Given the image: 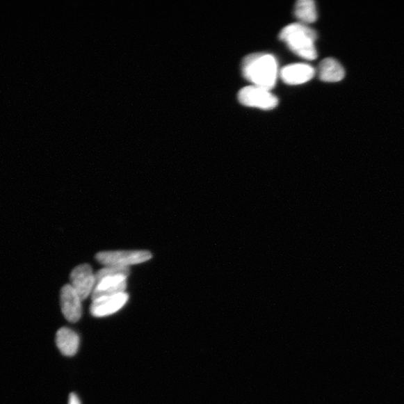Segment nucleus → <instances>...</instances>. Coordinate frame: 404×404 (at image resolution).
<instances>
[{"instance_id":"4","label":"nucleus","mask_w":404,"mask_h":404,"mask_svg":"<svg viewBox=\"0 0 404 404\" xmlns=\"http://www.w3.org/2000/svg\"><path fill=\"white\" fill-rule=\"evenodd\" d=\"M239 100L244 106L264 111L273 110L279 104L278 98L269 90L256 86L243 88L239 93Z\"/></svg>"},{"instance_id":"10","label":"nucleus","mask_w":404,"mask_h":404,"mask_svg":"<svg viewBox=\"0 0 404 404\" xmlns=\"http://www.w3.org/2000/svg\"><path fill=\"white\" fill-rule=\"evenodd\" d=\"M56 343L59 350L66 357H73L80 346V338L71 329L63 328L56 333Z\"/></svg>"},{"instance_id":"3","label":"nucleus","mask_w":404,"mask_h":404,"mask_svg":"<svg viewBox=\"0 0 404 404\" xmlns=\"http://www.w3.org/2000/svg\"><path fill=\"white\" fill-rule=\"evenodd\" d=\"M96 260L105 267L129 268V266L150 260L152 254L145 250L102 252L96 254Z\"/></svg>"},{"instance_id":"12","label":"nucleus","mask_w":404,"mask_h":404,"mask_svg":"<svg viewBox=\"0 0 404 404\" xmlns=\"http://www.w3.org/2000/svg\"><path fill=\"white\" fill-rule=\"evenodd\" d=\"M294 14L303 24H312L318 19L316 6L312 0H300L296 3Z\"/></svg>"},{"instance_id":"8","label":"nucleus","mask_w":404,"mask_h":404,"mask_svg":"<svg viewBox=\"0 0 404 404\" xmlns=\"http://www.w3.org/2000/svg\"><path fill=\"white\" fill-rule=\"evenodd\" d=\"M314 74V69L311 65L296 63L284 67L280 76L282 81L288 85H300L311 81Z\"/></svg>"},{"instance_id":"9","label":"nucleus","mask_w":404,"mask_h":404,"mask_svg":"<svg viewBox=\"0 0 404 404\" xmlns=\"http://www.w3.org/2000/svg\"><path fill=\"white\" fill-rule=\"evenodd\" d=\"M127 279V277L121 275L108 277L98 282L92 293V300L124 293Z\"/></svg>"},{"instance_id":"5","label":"nucleus","mask_w":404,"mask_h":404,"mask_svg":"<svg viewBox=\"0 0 404 404\" xmlns=\"http://www.w3.org/2000/svg\"><path fill=\"white\" fill-rule=\"evenodd\" d=\"M71 285L82 300L92 293L96 285L95 274L90 265L78 266L71 273Z\"/></svg>"},{"instance_id":"13","label":"nucleus","mask_w":404,"mask_h":404,"mask_svg":"<svg viewBox=\"0 0 404 404\" xmlns=\"http://www.w3.org/2000/svg\"><path fill=\"white\" fill-rule=\"evenodd\" d=\"M130 274V268L124 267H115V266H110V267H105L95 274L96 284L100 282L104 278L108 277H115V275H125L128 277Z\"/></svg>"},{"instance_id":"7","label":"nucleus","mask_w":404,"mask_h":404,"mask_svg":"<svg viewBox=\"0 0 404 404\" xmlns=\"http://www.w3.org/2000/svg\"><path fill=\"white\" fill-rule=\"evenodd\" d=\"M129 296L124 292L122 293L92 300L90 312L92 316L102 318L109 316L124 307Z\"/></svg>"},{"instance_id":"1","label":"nucleus","mask_w":404,"mask_h":404,"mask_svg":"<svg viewBox=\"0 0 404 404\" xmlns=\"http://www.w3.org/2000/svg\"><path fill=\"white\" fill-rule=\"evenodd\" d=\"M243 74L253 86L271 90L277 83L279 70L277 58L269 54H252L244 58Z\"/></svg>"},{"instance_id":"2","label":"nucleus","mask_w":404,"mask_h":404,"mask_svg":"<svg viewBox=\"0 0 404 404\" xmlns=\"http://www.w3.org/2000/svg\"><path fill=\"white\" fill-rule=\"evenodd\" d=\"M317 33L303 24H292L285 26L280 34L282 42L288 45L291 50L298 56L314 60L318 57L315 41Z\"/></svg>"},{"instance_id":"11","label":"nucleus","mask_w":404,"mask_h":404,"mask_svg":"<svg viewBox=\"0 0 404 404\" xmlns=\"http://www.w3.org/2000/svg\"><path fill=\"white\" fill-rule=\"evenodd\" d=\"M319 78L322 81L337 83L343 80L346 72L342 65L332 58L323 59L318 66Z\"/></svg>"},{"instance_id":"14","label":"nucleus","mask_w":404,"mask_h":404,"mask_svg":"<svg viewBox=\"0 0 404 404\" xmlns=\"http://www.w3.org/2000/svg\"><path fill=\"white\" fill-rule=\"evenodd\" d=\"M68 404H81L80 399L78 398L76 394H71L70 397H69Z\"/></svg>"},{"instance_id":"6","label":"nucleus","mask_w":404,"mask_h":404,"mask_svg":"<svg viewBox=\"0 0 404 404\" xmlns=\"http://www.w3.org/2000/svg\"><path fill=\"white\" fill-rule=\"evenodd\" d=\"M60 302L65 318L72 323L80 321L82 315V300L71 284H66L61 290Z\"/></svg>"}]
</instances>
